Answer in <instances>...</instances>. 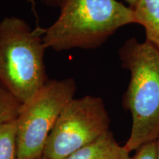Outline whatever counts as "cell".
Returning a JSON list of instances; mask_svg holds the SVG:
<instances>
[{"label": "cell", "mask_w": 159, "mask_h": 159, "mask_svg": "<svg viewBox=\"0 0 159 159\" xmlns=\"http://www.w3.org/2000/svg\"><path fill=\"white\" fill-rule=\"evenodd\" d=\"M134 11L136 24L144 27L146 40L159 49V0H138Z\"/></svg>", "instance_id": "7"}, {"label": "cell", "mask_w": 159, "mask_h": 159, "mask_svg": "<svg viewBox=\"0 0 159 159\" xmlns=\"http://www.w3.org/2000/svg\"><path fill=\"white\" fill-rule=\"evenodd\" d=\"M110 122L100 97L73 98L59 115L41 159H66L108 132Z\"/></svg>", "instance_id": "5"}, {"label": "cell", "mask_w": 159, "mask_h": 159, "mask_svg": "<svg viewBox=\"0 0 159 159\" xmlns=\"http://www.w3.org/2000/svg\"><path fill=\"white\" fill-rule=\"evenodd\" d=\"M63 0H43V2L47 5L51 6H58L60 7Z\"/></svg>", "instance_id": "11"}, {"label": "cell", "mask_w": 159, "mask_h": 159, "mask_svg": "<svg viewBox=\"0 0 159 159\" xmlns=\"http://www.w3.org/2000/svg\"><path fill=\"white\" fill-rule=\"evenodd\" d=\"M22 104L0 83V126L16 120Z\"/></svg>", "instance_id": "9"}, {"label": "cell", "mask_w": 159, "mask_h": 159, "mask_svg": "<svg viewBox=\"0 0 159 159\" xmlns=\"http://www.w3.org/2000/svg\"><path fill=\"white\" fill-rule=\"evenodd\" d=\"M125 1L128 4L129 7H131L132 9H134V7H136L138 0H125Z\"/></svg>", "instance_id": "12"}, {"label": "cell", "mask_w": 159, "mask_h": 159, "mask_svg": "<svg viewBox=\"0 0 159 159\" xmlns=\"http://www.w3.org/2000/svg\"><path fill=\"white\" fill-rule=\"evenodd\" d=\"M136 151L130 159H156V141L146 143Z\"/></svg>", "instance_id": "10"}, {"label": "cell", "mask_w": 159, "mask_h": 159, "mask_svg": "<svg viewBox=\"0 0 159 159\" xmlns=\"http://www.w3.org/2000/svg\"><path fill=\"white\" fill-rule=\"evenodd\" d=\"M30 1H31L32 2H33V3H34V2H35V0H30Z\"/></svg>", "instance_id": "14"}, {"label": "cell", "mask_w": 159, "mask_h": 159, "mask_svg": "<svg viewBox=\"0 0 159 159\" xmlns=\"http://www.w3.org/2000/svg\"><path fill=\"white\" fill-rule=\"evenodd\" d=\"M16 119L0 126V159H18Z\"/></svg>", "instance_id": "8"}, {"label": "cell", "mask_w": 159, "mask_h": 159, "mask_svg": "<svg viewBox=\"0 0 159 159\" xmlns=\"http://www.w3.org/2000/svg\"><path fill=\"white\" fill-rule=\"evenodd\" d=\"M74 79L48 80L30 100L22 104L16 119L18 159H41L59 115L75 98Z\"/></svg>", "instance_id": "4"}, {"label": "cell", "mask_w": 159, "mask_h": 159, "mask_svg": "<svg viewBox=\"0 0 159 159\" xmlns=\"http://www.w3.org/2000/svg\"><path fill=\"white\" fill-rule=\"evenodd\" d=\"M59 16L43 29L47 49H94L116 30L136 23L134 9L117 0H63Z\"/></svg>", "instance_id": "1"}, {"label": "cell", "mask_w": 159, "mask_h": 159, "mask_svg": "<svg viewBox=\"0 0 159 159\" xmlns=\"http://www.w3.org/2000/svg\"><path fill=\"white\" fill-rule=\"evenodd\" d=\"M43 35V29L33 30L20 18L0 21V83L21 104L48 82Z\"/></svg>", "instance_id": "3"}, {"label": "cell", "mask_w": 159, "mask_h": 159, "mask_svg": "<svg viewBox=\"0 0 159 159\" xmlns=\"http://www.w3.org/2000/svg\"><path fill=\"white\" fill-rule=\"evenodd\" d=\"M130 152L121 146L111 130L71 155L66 159H130Z\"/></svg>", "instance_id": "6"}, {"label": "cell", "mask_w": 159, "mask_h": 159, "mask_svg": "<svg viewBox=\"0 0 159 159\" xmlns=\"http://www.w3.org/2000/svg\"><path fill=\"white\" fill-rule=\"evenodd\" d=\"M156 159H159V136L156 139Z\"/></svg>", "instance_id": "13"}, {"label": "cell", "mask_w": 159, "mask_h": 159, "mask_svg": "<svg viewBox=\"0 0 159 159\" xmlns=\"http://www.w3.org/2000/svg\"><path fill=\"white\" fill-rule=\"evenodd\" d=\"M122 67L130 73L124 105L132 128L124 147L129 152L159 136V49L146 40L128 39L119 49Z\"/></svg>", "instance_id": "2"}]
</instances>
